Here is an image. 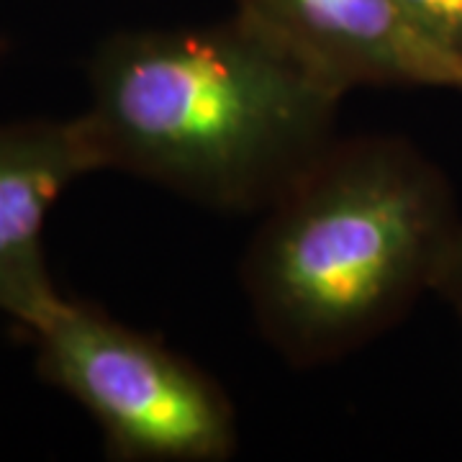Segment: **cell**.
Masks as SVG:
<instances>
[{
    "mask_svg": "<svg viewBox=\"0 0 462 462\" xmlns=\"http://www.w3.org/2000/svg\"><path fill=\"white\" fill-rule=\"evenodd\" d=\"M88 93L103 170L224 214H263L337 139L346 96L236 8L108 33L88 60Z\"/></svg>",
    "mask_w": 462,
    "mask_h": 462,
    "instance_id": "6da1fadb",
    "label": "cell"
},
{
    "mask_svg": "<svg viewBox=\"0 0 462 462\" xmlns=\"http://www.w3.org/2000/svg\"><path fill=\"white\" fill-rule=\"evenodd\" d=\"M460 226L452 185L416 144L337 136L263 211L239 270L249 314L298 370L339 363L434 291Z\"/></svg>",
    "mask_w": 462,
    "mask_h": 462,
    "instance_id": "7a4b0ae2",
    "label": "cell"
},
{
    "mask_svg": "<svg viewBox=\"0 0 462 462\" xmlns=\"http://www.w3.org/2000/svg\"><path fill=\"white\" fill-rule=\"evenodd\" d=\"M26 337L39 378L83 406L111 460L224 462L236 452L229 393L160 337L69 296Z\"/></svg>",
    "mask_w": 462,
    "mask_h": 462,
    "instance_id": "3957f363",
    "label": "cell"
},
{
    "mask_svg": "<svg viewBox=\"0 0 462 462\" xmlns=\"http://www.w3.org/2000/svg\"><path fill=\"white\" fill-rule=\"evenodd\" d=\"M98 170L83 114L0 121V314L23 334L65 298L44 249L51 208L72 182Z\"/></svg>",
    "mask_w": 462,
    "mask_h": 462,
    "instance_id": "277c9868",
    "label": "cell"
},
{
    "mask_svg": "<svg viewBox=\"0 0 462 462\" xmlns=\"http://www.w3.org/2000/svg\"><path fill=\"white\" fill-rule=\"evenodd\" d=\"M345 93L355 88H455L462 72L413 32L396 0H234Z\"/></svg>",
    "mask_w": 462,
    "mask_h": 462,
    "instance_id": "5b68a950",
    "label": "cell"
},
{
    "mask_svg": "<svg viewBox=\"0 0 462 462\" xmlns=\"http://www.w3.org/2000/svg\"><path fill=\"white\" fill-rule=\"evenodd\" d=\"M401 14L431 50L462 72V0H396Z\"/></svg>",
    "mask_w": 462,
    "mask_h": 462,
    "instance_id": "8992f818",
    "label": "cell"
},
{
    "mask_svg": "<svg viewBox=\"0 0 462 462\" xmlns=\"http://www.w3.org/2000/svg\"><path fill=\"white\" fill-rule=\"evenodd\" d=\"M434 293L445 298L447 303L455 309V314L462 319V226L455 234L449 252H447L439 278L434 282Z\"/></svg>",
    "mask_w": 462,
    "mask_h": 462,
    "instance_id": "52a82bcc",
    "label": "cell"
},
{
    "mask_svg": "<svg viewBox=\"0 0 462 462\" xmlns=\"http://www.w3.org/2000/svg\"><path fill=\"white\" fill-rule=\"evenodd\" d=\"M5 51H8V42L0 36V62H3V57H5Z\"/></svg>",
    "mask_w": 462,
    "mask_h": 462,
    "instance_id": "ba28073f",
    "label": "cell"
}]
</instances>
